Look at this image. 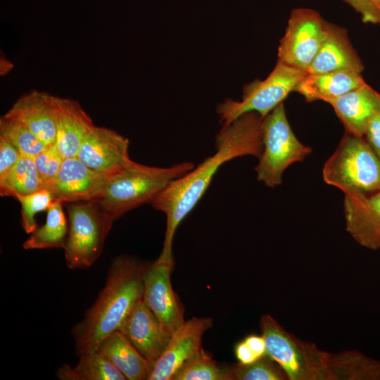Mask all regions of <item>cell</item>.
<instances>
[{
	"label": "cell",
	"instance_id": "6da1fadb",
	"mask_svg": "<svg viewBox=\"0 0 380 380\" xmlns=\"http://www.w3.org/2000/svg\"><path fill=\"white\" fill-rule=\"evenodd\" d=\"M262 135V118L255 112L243 114L222 126L216 136L215 152L170 183L152 201L153 208L166 217L162 255L173 258L172 243L177 227L201 199L223 164L244 156L260 157Z\"/></svg>",
	"mask_w": 380,
	"mask_h": 380
},
{
	"label": "cell",
	"instance_id": "7a4b0ae2",
	"mask_svg": "<svg viewBox=\"0 0 380 380\" xmlns=\"http://www.w3.org/2000/svg\"><path fill=\"white\" fill-rule=\"evenodd\" d=\"M267 355L288 380H380V361L358 350L329 353L287 331L272 316L260 319Z\"/></svg>",
	"mask_w": 380,
	"mask_h": 380
},
{
	"label": "cell",
	"instance_id": "3957f363",
	"mask_svg": "<svg viewBox=\"0 0 380 380\" xmlns=\"http://www.w3.org/2000/svg\"><path fill=\"white\" fill-rule=\"evenodd\" d=\"M148 264L127 255L112 260L104 286L82 320L71 329L77 356L97 350L106 337L120 330L135 305L143 299L144 276Z\"/></svg>",
	"mask_w": 380,
	"mask_h": 380
},
{
	"label": "cell",
	"instance_id": "277c9868",
	"mask_svg": "<svg viewBox=\"0 0 380 380\" xmlns=\"http://www.w3.org/2000/svg\"><path fill=\"white\" fill-rule=\"evenodd\" d=\"M191 162L167 167L142 165L134 161L113 176L91 200L113 220L152 201L172 181L191 170Z\"/></svg>",
	"mask_w": 380,
	"mask_h": 380
},
{
	"label": "cell",
	"instance_id": "5b68a950",
	"mask_svg": "<svg viewBox=\"0 0 380 380\" xmlns=\"http://www.w3.org/2000/svg\"><path fill=\"white\" fill-rule=\"evenodd\" d=\"M322 175L345 195L380 191V160L364 137L348 132L325 163Z\"/></svg>",
	"mask_w": 380,
	"mask_h": 380
},
{
	"label": "cell",
	"instance_id": "8992f818",
	"mask_svg": "<svg viewBox=\"0 0 380 380\" xmlns=\"http://www.w3.org/2000/svg\"><path fill=\"white\" fill-rule=\"evenodd\" d=\"M68 234L64 249L66 265L71 270L92 266L102 253L113 220L94 201L68 205Z\"/></svg>",
	"mask_w": 380,
	"mask_h": 380
},
{
	"label": "cell",
	"instance_id": "52a82bcc",
	"mask_svg": "<svg viewBox=\"0 0 380 380\" xmlns=\"http://www.w3.org/2000/svg\"><path fill=\"white\" fill-rule=\"evenodd\" d=\"M262 153L255 170L257 179L274 188L282 183L285 170L312 152L294 134L283 103L262 118Z\"/></svg>",
	"mask_w": 380,
	"mask_h": 380
},
{
	"label": "cell",
	"instance_id": "ba28073f",
	"mask_svg": "<svg viewBox=\"0 0 380 380\" xmlns=\"http://www.w3.org/2000/svg\"><path fill=\"white\" fill-rule=\"evenodd\" d=\"M306 74L305 70L277 60L265 80H257L243 87L240 101L227 99L217 105V113L222 126L250 112H255L263 118L294 91Z\"/></svg>",
	"mask_w": 380,
	"mask_h": 380
},
{
	"label": "cell",
	"instance_id": "9c48e42d",
	"mask_svg": "<svg viewBox=\"0 0 380 380\" xmlns=\"http://www.w3.org/2000/svg\"><path fill=\"white\" fill-rule=\"evenodd\" d=\"M329 23L314 9H293L280 40L278 60L307 72L327 36Z\"/></svg>",
	"mask_w": 380,
	"mask_h": 380
},
{
	"label": "cell",
	"instance_id": "30bf717a",
	"mask_svg": "<svg viewBox=\"0 0 380 380\" xmlns=\"http://www.w3.org/2000/svg\"><path fill=\"white\" fill-rule=\"evenodd\" d=\"M173 260L159 255L146 269L143 300L172 335L186 321L184 310L170 280Z\"/></svg>",
	"mask_w": 380,
	"mask_h": 380
},
{
	"label": "cell",
	"instance_id": "8fae6325",
	"mask_svg": "<svg viewBox=\"0 0 380 380\" xmlns=\"http://www.w3.org/2000/svg\"><path fill=\"white\" fill-rule=\"evenodd\" d=\"M129 139L117 132L95 126L82 144L77 157L97 172L114 175L133 160L128 154Z\"/></svg>",
	"mask_w": 380,
	"mask_h": 380
},
{
	"label": "cell",
	"instance_id": "7c38bea8",
	"mask_svg": "<svg viewBox=\"0 0 380 380\" xmlns=\"http://www.w3.org/2000/svg\"><path fill=\"white\" fill-rule=\"evenodd\" d=\"M208 317H193L171 336L163 354L153 363L148 380H172L177 371L201 349L202 337L212 327Z\"/></svg>",
	"mask_w": 380,
	"mask_h": 380
},
{
	"label": "cell",
	"instance_id": "4fadbf2b",
	"mask_svg": "<svg viewBox=\"0 0 380 380\" xmlns=\"http://www.w3.org/2000/svg\"><path fill=\"white\" fill-rule=\"evenodd\" d=\"M114 175L94 170L77 157L68 158L47 190L62 203L90 201Z\"/></svg>",
	"mask_w": 380,
	"mask_h": 380
},
{
	"label": "cell",
	"instance_id": "5bb4252c",
	"mask_svg": "<svg viewBox=\"0 0 380 380\" xmlns=\"http://www.w3.org/2000/svg\"><path fill=\"white\" fill-rule=\"evenodd\" d=\"M31 130L45 146L56 144V96L32 90L23 94L4 115Z\"/></svg>",
	"mask_w": 380,
	"mask_h": 380
},
{
	"label": "cell",
	"instance_id": "9a60e30c",
	"mask_svg": "<svg viewBox=\"0 0 380 380\" xmlns=\"http://www.w3.org/2000/svg\"><path fill=\"white\" fill-rule=\"evenodd\" d=\"M346 231L362 247L380 249V191L345 195Z\"/></svg>",
	"mask_w": 380,
	"mask_h": 380
},
{
	"label": "cell",
	"instance_id": "2e32d148",
	"mask_svg": "<svg viewBox=\"0 0 380 380\" xmlns=\"http://www.w3.org/2000/svg\"><path fill=\"white\" fill-rule=\"evenodd\" d=\"M120 331L152 366L167 348L172 336L143 299L135 305Z\"/></svg>",
	"mask_w": 380,
	"mask_h": 380
},
{
	"label": "cell",
	"instance_id": "e0dca14e",
	"mask_svg": "<svg viewBox=\"0 0 380 380\" xmlns=\"http://www.w3.org/2000/svg\"><path fill=\"white\" fill-rule=\"evenodd\" d=\"M56 144L63 158L77 157L78 151L95 125L75 100L56 96Z\"/></svg>",
	"mask_w": 380,
	"mask_h": 380
},
{
	"label": "cell",
	"instance_id": "ac0fdd59",
	"mask_svg": "<svg viewBox=\"0 0 380 380\" xmlns=\"http://www.w3.org/2000/svg\"><path fill=\"white\" fill-rule=\"evenodd\" d=\"M346 132L364 137L372 118L380 113V94L367 83L330 101Z\"/></svg>",
	"mask_w": 380,
	"mask_h": 380
},
{
	"label": "cell",
	"instance_id": "d6986e66",
	"mask_svg": "<svg viewBox=\"0 0 380 380\" xmlns=\"http://www.w3.org/2000/svg\"><path fill=\"white\" fill-rule=\"evenodd\" d=\"M363 69V64L350 42L347 31L329 23L327 36L307 73L318 74L338 70L361 73Z\"/></svg>",
	"mask_w": 380,
	"mask_h": 380
},
{
	"label": "cell",
	"instance_id": "ffe728a7",
	"mask_svg": "<svg viewBox=\"0 0 380 380\" xmlns=\"http://www.w3.org/2000/svg\"><path fill=\"white\" fill-rule=\"evenodd\" d=\"M365 83L361 73L350 70L307 73L294 91L302 95L307 101L320 100L329 103Z\"/></svg>",
	"mask_w": 380,
	"mask_h": 380
},
{
	"label": "cell",
	"instance_id": "44dd1931",
	"mask_svg": "<svg viewBox=\"0 0 380 380\" xmlns=\"http://www.w3.org/2000/svg\"><path fill=\"white\" fill-rule=\"evenodd\" d=\"M97 350L127 380H148L152 365L120 330L106 337Z\"/></svg>",
	"mask_w": 380,
	"mask_h": 380
},
{
	"label": "cell",
	"instance_id": "7402d4cb",
	"mask_svg": "<svg viewBox=\"0 0 380 380\" xmlns=\"http://www.w3.org/2000/svg\"><path fill=\"white\" fill-rule=\"evenodd\" d=\"M79 357L73 367L62 365L56 376L60 380H126L117 369L97 350L84 353Z\"/></svg>",
	"mask_w": 380,
	"mask_h": 380
},
{
	"label": "cell",
	"instance_id": "603a6c76",
	"mask_svg": "<svg viewBox=\"0 0 380 380\" xmlns=\"http://www.w3.org/2000/svg\"><path fill=\"white\" fill-rule=\"evenodd\" d=\"M46 211L45 223L31 233L23 243L25 250L64 248L68 234V223L63 203L53 201Z\"/></svg>",
	"mask_w": 380,
	"mask_h": 380
},
{
	"label": "cell",
	"instance_id": "cb8c5ba5",
	"mask_svg": "<svg viewBox=\"0 0 380 380\" xmlns=\"http://www.w3.org/2000/svg\"><path fill=\"white\" fill-rule=\"evenodd\" d=\"M43 189L34 158L23 155L20 159L0 180V195L16 198L32 194Z\"/></svg>",
	"mask_w": 380,
	"mask_h": 380
},
{
	"label": "cell",
	"instance_id": "d4e9b609",
	"mask_svg": "<svg viewBox=\"0 0 380 380\" xmlns=\"http://www.w3.org/2000/svg\"><path fill=\"white\" fill-rule=\"evenodd\" d=\"M172 380H229V367L219 365L202 348L182 365Z\"/></svg>",
	"mask_w": 380,
	"mask_h": 380
},
{
	"label": "cell",
	"instance_id": "484cf974",
	"mask_svg": "<svg viewBox=\"0 0 380 380\" xmlns=\"http://www.w3.org/2000/svg\"><path fill=\"white\" fill-rule=\"evenodd\" d=\"M0 137L15 146L23 155L34 158L46 147L40 139L23 125L2 115Z\"/></svg>",
	"mask_w": 380,
	"mask_h": 380
},
{
	"label": "cell",
	"instance_id": "4316f807",
	"mask_svg": "<svg viewBox=\"0 0 380 380\" xmlns=\"http://www.w3.org/2000/svg\"><path fill=\"white\" fill-rule=\"evenodd\" d=\"M229 380H288L281 367L268 355L244 365L240 362L229 367Z\"/></svg>",
	"mask_w": 380,
	"mask_h": 380
},
{
	"label": "cell",
	"instance_id": "83f0119b",
	"mask_svg": "<svg viewBox=\"0 0 380 380\" xmlns=\"http://www.w3.org/2000/svg\"><path fill=\"white\" fill-rule=\"evenodd\" d=\"M21 205V225L27 234L32 233L37 228L35 215L47 210L53 203L51 193L42 189L32 194L15 198Z\"/></svg>",
	"mask_w": 380,
	"mask_h": 380
},
{
	"label": "cell",
	"instance_id": "f1b7e54d",
	"mask_svg": "<svg viewBox=\"0 0 380 380\" xmlns=\"http://www.w3.org/2000/svg\"><path fill=\"white\" fill-rule=\"evenodd\" d=\"M63 160L64 158L56 144L46 146L41 153L34 158L43 189H48L53 182Z\"/></svg>",
	"mask_w": 380,
	"mask_h": 380
},
{
	"label": "cell",
	"instance_id": "f546056e",
	"mask_svg": "<svg viewBox=\"0 0 380 380\" xmlns=\"http://www.w3.org/2000/svg\"><path fill=\"white\" fill-rule=\"evenodd\" d=\"M353 8L365 23L380 25V0H343Z\"/></svg>",
	"mask_w": 380,
	"mask_h": 380
},
{
	"label": "cell",
	"instance_id": "4dcf8cb0",
	"mask_svg": "<svg viewBox=\"0 0 380 380\" xmlns=\"http://www.w3.org/2000/svg\"><path fill=\"white\" fill-rule=\"evenodd\" d=\"M21 156L20 151L15 146L0 137V180L14 167Z\"/></svg>",
	"mask_w": 380,
	"mask_h": 380
},
{
	"label": "cell",
	"instance_id": "1f68e13d",
	"mask_svg": "<svg viewBox=\"0 0 380 380\" xmlns=\"http://www.w3.org/2000/svg\"><path fill=\"white\" fill-rule=\"evenodd\" d=\"M364 138L380 160V113L376 114L369 122Z\"/></svg>",
	"mask_w": 380,
	"mask_h": 380
},
{
	"label": "cell",
	"instance_id": "d6a6232c",
	"mask_svg": "<svg viewBox=\"0 0 380 380\" xmlns=\"http://www.w3.org/2000/svg\"><path fill=\"white\" fill-rule=\"evenodd\" d=\"M234 352L239 362L244 365L253 363L261 358L252 350L244 340L236 345Z\"/></svg>",
	"mask_w": 380,
	"mask_h": 380
},
{
	"label": "cell",
	"instance_id": "836d02e7",
	"mask_svg": "<svg viewBox=\"0 0 380 380\" xmlns=\"http://www.w3.org/2000/svg\"><path fill=\"white\" fill-rule=\"evenodd\" d=\"M243 340L259 357L267 355L266 346L262 335L251 334Z\"/></svg>",
	"mask_w": 380,
	"mask_h": 380
}]
</instances>
